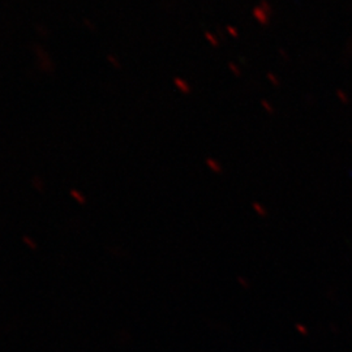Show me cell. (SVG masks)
<instances>
[{"label": "cell", "instance_id": "1", "mask_svg": "<svg viewBox=\"0 0 352 352\" xmlns=\"http://www.w3.org/2000/svg\"><path fill=\"white\" fill-rule=\"evenodd\" d=\"M36 51L38 52V58L42 60V65L45 67V69L47 71V65L50 67V69H54V67H52V62H51L50 56H49V54L46 52V51L43 50L42 47H39V46H37L36 47Z\"/></svg>", "mask_w": 352, "mask_h": 352}, {"label": "cell", "instance_id": "2", "mask_svg": "<svg viewBox=\"0 0 352 352\" xmlns=\"http://www.w3.org/2000/svg\"><path fill=\"white\" fill-rule=\"evenodd\" d=\"M69 195H71L72 200H74L76 204H78V205H81V206L87 205V197L84 196V193H82L81 190H78V189H71V190H69Z\"/></svg>", "mask_w": 352, "mask_h": 352}, {"label": "cell", "instance_id": "3", "mask_svg": "<svg viewBox=\"0 0 352 352\" xmlns=\"http://www.w3.org/2000/svg\"><path fill=\"white\" fill-rule=\"evenodd\" d=\"M107 62L113 65V68H120L122 67V63H120V60H119V58L116 56V55H113V54H110V55H107Z\"/></svg>", "mask_w": 352, "mask_h": 352}, {"label": "cell", "instance_id": "4", "mask_svg": "<svg viewBox=\"0 0 352 352\" xmlns=\"http://www.w3.org/2000/svg\"><path fill=\"white\" fill-rule=\"evenodd\" d=\"M23 240H24V243H25L26 245H28L30 250H37L36 241H33L29 236H24V239Z\"/></svg>", "mask_w": 352, "mask_h": 352}]
</instances>
